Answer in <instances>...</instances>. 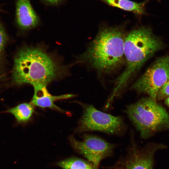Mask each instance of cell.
<instances>
[{"label":"cell","instance_id":"1","mask_svg":"<svg viewBox=\"0 0 169 169\" xmlns=\"http://www.w3.org/2000/svg\"><path fill=\"white\" fill-rule=\"evenodd\" d=\"M67 67L41 46L23 47L16 54L12 77L16 84L47 86L67 74Z\"/></svg>","mask_w":169,"mask_h":169},{"label":"cell","instance_id":"2","mask_svg":"<svg viewBox=\"0 0 169 169\" xmlns=\"http://www.w3.org/2000/svg\"><path fill=\"white\" fill-rule=\"evenodd\" d=\"M164 46L161 40L149 28L141 26L126 35L124 44L125 68L115 80L113 88L107 98L110 102L121 98L128 90L134 75L148 59Z\"/></svg>","mask_w":169,"mask_h":169},{"label":"cell","instance_id":"3","mask_svg":"<svg viewBox=\"0 0 169 169\" xmlns=\"http://www.w3.org/2000/svg\"><path fill=\"white\" fill-rule=\"evenodd\" d=\"M126 35L121 26L103 27L79 57V61L88 64L99 74L111 73L123 62Z\"/></svg>","mask_w":169,"mask_h":169},{"label":"cell","instance_id":"4","mask_svg":"<svg viewBox=\"0 0 169 169\" xmlns=\"http://www.w3.org/2000/svg\"><path fill=\"white\" fill-rule=\"evenodd\" d=\"M141 137L148 139L169 129V114L162 105L149 97L127 105L124 110Z\"/></svg>","mask_w":169,"mask_h":169},{"label":"cell","instance_id":"5","mask_svg":"<svg viewBox=\"0 0 169 169\" xmlns=\"http://www.w3.org/2000/svg\"><path fill=\"white\" fill-rule=\"evenodd\" d=\"M83 109L75 133L97 131L119 136L124 135L128 126L123 117L115 116L96 109L92 104L79 102Z\"/></svg>","mask_w":169,"mask_h":169},{"label":"cell","instance_id":"6","mask_svg":"<svg viewBox=\"0 0 169 169\" xmlns=\"http://www.w3.org/2000/svg\"><path fill=\"white\" fill-rule=\"evenodd\" d=\"M169 79V54L157 59L127 90L156 101L158 92Z\"/></svg>","mask_w":169,"mask_h":169},{"label":"cell","instance_id":"7","mask_svg":"<svg viewBox=\"0 0 169 169\" xmlns=\"http://www.w3.org/2000/svg\"><path fill=\"white\" fill-rule=\"evenodd\" d=\"M82 141L77 140L73 136L69 137L70 144L78 153L98 168L103 159L111 156L115 145L101 138L93 135L84 133Z\"/></svg>","mask_w":169,"mask_h":169},{"label":"cell","instance_id":"8","mask_svg":"<svg viewBox=\"0 0 169 169\" xmlns=\"http://www.w3.org/2000/svg\"><path fill=\"white\" fill-rule=\"evenodd\" d=\"M125 165V169H153L154 156L157 151L166 148L163 144L149 143L138 148L133 141Z\"/></svg>","mask_w":169,"mask_h":169},{"label":"cell","instance_id":"9","mask_svg":"<svg viewBox=\"0 0 169 169\" xmlns=\"http://www.w3.org/2000/svg\"><path fill=\"white\" fill-rule=\"evenodd\" d=\"M16 19L19 27L23 30L34 28L39 23V18L33 9L30 0H17Z\"/></svg>","mask_w":169,"mask_h":169},{"label":"cell","instance_id":"10","mask_svg":"<svg viewBox=\"0 0 169 169\" xmlns=\"http://www.w3.org/2000/svg\"><path fill=\"white\" fill-rule=\"evenodd\" d=\"M33 87L34 94L31 103L33 105L42 108H49L63 111V110L55 105L54 102L59 100L69 99L76 96L72 94L54 96L49 93L46 86L37 85Z\"/></svg>","mask_w":169,"mask_h":169},{"label":"cell","instance_id":"11","mask_svg":"<svg viewBox=\"0 0 169 169\" xmlns=\"http://www.w3.org/2000/svg\"><path fill=\"white\" fill-rule=\"evenodd\" d=\"M101 0L110 6L132 12L136 15H142L146 13L145 6L151 0H145L140 3L130 0Z\"/></svg>","mask_w":169,"mask_h":169},{"label":"cell","instance_id":"12","mask_svg":"<svg viewBox=\"0 0 169 169\" xmlns=\"http://www.w3.org/2000/svg\"><path fill=\"white\" fill-rule=\"evenodd\" d=\"M34 110L33 105L31 103H25L8 110L20 123L27 122L30 119Z\"/></svg>","mask_w":169,"mask_h":169},{"label":"cell","instance_id":"13","mask_svg":"<svg viewBox=\"0 0 169 169\" xmlns=\"http://www.w3.org/2000/svg\"><path fill=\"white\" fill-rule=\"evenodd\" d=\"M63 169H98L88 161L76 157H71L56 163Z\"/></svg>","mask_w":169,"mask_h":169},{"label":"cell","instance_id":"14","mask_svg":"<svg viewBox=\"0 0 169 169\" xmlns=\"http://www.w3.org/2000/svg\"><path fill=\"white\" fill-rule=\"evenodd\" d=\"M8 39L6 33L0 23V70L3 67L4 50Z\"/></svg>","mask_w":169,"mask_h":169},{"label":"cell","instance_id":"15","mask_svg":"<svg viewBox=\"0 0 169 169\" xmlns=\"http://www.w3.org/2000/svg\"><path fill=\"white\" fill-rule=\"evenodd\" d=\"M169 96V79L163 85L158 91L156 100H165Z\"/></svg>","mask_w":169,"mask_h":169},{"label":"cell","instance_id":"16","mask_svg":"<svg viewBox=\"0 0 169 169\" xmlns=\"http://www.w3.org/2000/svg\"><path fill=\"white\" fill-rule=\"evenodd\" d=\"M45 2L51 5H57L61 3L63 0H42Z\"/></svg>","mask_w":169,"mask_h":169},{"label":"cell","instance_id":"17","mask_svg":"<svg viewBox=\"0 0 169 169\" xmlns=\"http://www.w3.org/2000/svg\"><path fill=\"white\" fill-rule=\"evenodd\" d=\"M107 169H125V166L124 164L119 163L113 166L109 167Z\"/></svg>","mask_w":169,"mask_h":169},{"label":"cell","instance_id":"18","mask_svg":"<svg viewBox=\"0 0 169 169\" xmlns=\"http://www.w3.org/2000/svg\"><path fill=\"white\" fill-rule=\"evenodd\" d=\"M165 103L169 109V96L165 100Z\"/></svg>","mask_w":169,"mask_h":169}]
</instances>
